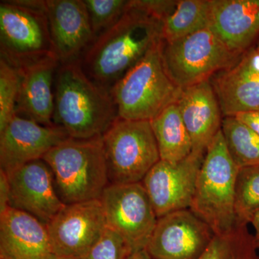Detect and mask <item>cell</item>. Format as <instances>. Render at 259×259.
<instances>
[{
  "mask_svg": "<svg viewBox=\"0 0 259 259\" xmlns=\"http://www.w3.org/2000/svg\"><path fill=\"white\" fill-rule=\"evenodd\" d=\"M100 199L107 227L122 236L134 253L146 249L158 218L142 183L110 184Z\"/></svg>",
  "mask_w": 259,
  "mask_h": 259,
  "instance_id": "obj_9",
  "label": "cell"
},
{
  "mask_svg": "<svg viewBox=\"0 0 259 259\" xmlns=\"http://www.w3.org/2000/svg\"><path fill=\"white\" fill-rule=\"evenodd\" d=\"M47 226L9 207L0 214V259H55Z\"/></svg>",
  "mask_w": 259,
  "mask_h": 259,
  "instance_id": "obj_17",
  "label": "cell"
},
{
  "mask_svg": "<svg viewBox=\"0 0 259 259\" xmlns=\"http://www.w3.org/2000/svg\"><path fill=\"white\" fill-rule=\"evenodd\" d=\"M250 224L252 225L253 229H254V234H253V238H254L255 245H256L257 250H258L259 253V212H257L252 218Z\"/></svg>",
  "mask_w": 259,
  "mask_h": 259,
  "instance_id": "obj_32",
  "label": "cell"
},
{
  "mask_svg": "<svg viewBox=\"0 0 259 259\" xmlns=\"http://www.w3.org/2000/svg\"><path fill=\"white\" fill-rule=\"evenodd\" d=\"M214 236L190 209H182L158 218L146 250L152 259H199Z\"/></svg>",
  "mask_w": 259,
  "mask_h": 259,
  "instance_id": "obj_11",
  "label": "cell"
},
{
  "mask_svg": "<svg viewBox=\"0 0 259 259\" xmlns=\"http://www.w3.org/2000/svg\"><path fill=\"white\" fill-rule=\"evenodd\" d=\"M128 259H152L146 249L134 252Z\"/></svg>",
  "mask_w": 259,
  "mask_h": 259,
  "instance_id": "obj_33",
  "label": "cell"
},
{
  "mask_svg": "<svg viewBox=\"0 0 259 259\" xmlns=\"http://www.w3.org/2000/svg\"><path fill=\"white\" fill-rule=\"evenodd\" d=\"M235 117L259 135V110L243 112Z\"/></svg>",
  "mask_w": 259,
  "mask_h": 259,
  "instance_id": "obj_31",
  "label": "cell"
},
{
  "mask_svg": "<svg viewBox=\"0 0 259 259\" xmlns=\"http://www.w3.org/2000/svg\"><path fill=\"white\" fill-rule=\"evenodd\" d=\"M177 2L178 0H130L129 5L163 23L175 9Z\"/></svg>",
  "mask_w": 259,
  "mask_h": 259,
  "instance_id": "obj_29",
  "label": "cell"
},
{
  "mask_svg": "<svg viewBox=\"0 0 259 259\" xmlns=\"http://www.w3.org/2000/svg\"><path fill=\"white\" fill-rule=\"evenodd\" d=\"M162 47L163 40L110 90L120 118L151 121L178 100L182 89L167 74Z\"/></svg>",
  "mask_w": 259,
  "mask_h": 259,
  "instance_id": "obj_5",
  "label": "cell"
},
{
  "mask_svg": "<svg viewBox=\"0 0 259 259\" xmlns=\"http://www.w3.org/2000/svg\"><path fill=\"white\" fill-rule=\"evenodd\" d=\"M133 253L125 239L107 227L98 241L81 259H128Z\"/></svg>",
  "mask_w": 259,
  "mask_h": 259,
  "instance_id": "obj_28",
  "label": "cell"
},
{
  "mask_svg": "<svg viewBox=\"0 0 259 259\" xmlns=\"http://www.w3.org/2000/svg\"><path fill=\"white\" fill-rule=\"evenodd\" d=\"M223 117L259 110V54L250 48L210 79Z\"/></svg>",
  "mask_w": 259,
  "mask_h": 259,
  "instance_id": "obj_16",
  "label": "cell"
},
{
  "mask_svg": "<svg viewBox=\"0 0 259 259\" xmlns=\"http://www.w3.org/2000/svg\"><path fill=\"white\" fill-rule=\"evenodd\" d=\"M69 138L61 126L41 125L16 114L0 132V170L9 175L27 163L42 159Z\"/></svg>",
  "mask_w": 259,
  "mask_h": 259,
  "instance_id": "obj_13",
  "label": "cell"
},
{
  "mask_svg": "<svg viewBox=\"0 0 259 259\" xmlns=\"http://www.w3.org/2000/svg\"><path fill=\"white\" fill-rule=\"evenodd\" d=\"M199 259H259V253L248 225L238 223L231 231L214 235Z\"/></svg>",
  "mask_w": 259,
  "mask_h": 259,
  "instance_id": "obj_24",
  "label": "cell"
},
{
  "mask_svg": "<svg viewBox=\"0 0 259 259\" xmlns=\"http://www.w3.org/2000/svg\"><path fill=\"white\" fill-rule=\"evenodd\" d=\"M0 52L1 59L17 69L47 58L58 59L42 0L1 2Z\"/></svg>",
  "mask_w": 259,
  "mask_h": 259,
  "instance_id": "obj_6",
  "label": "cell"
},
{
  "mask_svg": "<svg viewBox=\"0 0 259 259\" xmlns=\"http://www.w3.org/2000/svg\"><path fill=\"white\" fill-rule=\"evenodd\" d=\"M118 117L110 92L94 82L79 60L59 65L54 80V123L71 139L102 136Z\"/></svg>",
  "mask_w": 259,
  "mask_h": 259,
  "instance_id": "obj_2",
  "label": "cell"
},
{
  "mask_svg": "<svg viewBox=\"0 0 259 259\" xmlns=\"http://www.w3.org/2000/svg\"><path fill=\"white\" fill-rule=\"evenodd\" d=\"M239 168L220 131L204 154L190 208L210 227L214 235L231 231L238 223L235 197Z\"/></svg>",
  "mask_w": 259,
  "mask_h": 259,
  "instance_id": "obj_4",
  "label": "cell"
},
{
  "mask_svg": "<svg viewBox=\"0 0 259 259\" xmlns=\"http://www.w3.org/2000/svg\"><path fill=\"white\" fill-rule=\"evenodd\" d=\"M235 209L237 221L250 224L259 212V166L240 168L237 175Z\"/></svg>",
  "mask_w": 259,
  "mask_h": 259,
  "instance_id": "obj_25",
  "label": "cell"
},
{
  "mask_svg": "<svg viewBox=\"0 0 259 259\" xmlns=\"http://www.w3.org/2000/svg\"><path fill=\"white\" fill-rule=\"evenodd\" d=\"M255 49L257 51V52L259 54V40H258V42H257L256 46H255Z\"/></svg>",
  "mask_w": 259,
  "mask_h": 259,
  "instance_id": "obj_34",
  "label": "cell"
},
{
  "mask_svg": "<svg viewBox=\"0 0 259 259\" xmlns=\"http://www.w3.org/2000/svg\"><path fill=\"white\" fill-rule=\"evenodd\" d=\"M95 38L115 25L127 10L126 0H83Z\"/></svg>",
  "mask_w": 259,
  "mask_h": 259,
  "instance_id": "obj_27",
  "label": "cell"
},
{
  "mask_svg": "<svg viewBox=\"0 0 259 259\" xmlns=\"http://www.w3.org/2000/svg\"><path fill=\"white\" fill-rule=\"evenodd\" d=\"M162 22L127 4L120 20L95 39L79 62L94 82L109 92L162 40Z\"/></svg>",
  "mask_w": 259,
  "mask_h": 259,
  "instance_id": "obj_1",
  "label": "cell"
},
{
  "mask_svg": "<svg viewBox=\"0 0 259 259\" xmlns=\"http://www.w3.org/2000/svg\"><path fill=\"white\" fill-rule=\"evenodd\" d=\"M209 28L234 52L243 54L259 36V0H210Z\"/></svg>",
  "mask_w": 259,
  "mask_h": 259,
  "instance_id": "obj_20",
  "label": "cell"
},
{
  "mask_svg": "<svg viewBox=\"0 0 259 259\" xmlns=\"http://www.w3.org/2000/svg\"><path fill=\"white\" fill-rule=\"evenodd\" d=\"M42 159L50 167L65 204L100 199L110 185L102 136L87 140L69 138Z\"/></svg>",
  "mask_w": 259,
  "mask_h": 259,
  "instance_id": "obj_3",
  "label": "cell"
},
{
  "mask_svg": "<svg viewBox=\"0 0 259 259\" xmlns=\"http://www.w3.org/2000/svg\"><path fill=\"white\" fill-rule=\"evenodd\" d=\"M176 103L192 139V153L205 154L223 119L210 80L182 89Z\"/></svg>",
  "mask_w": 259,
  "mask_h": 259,
  "instance_id": "obj_18",
  "label": "cell"
},
{
  "mask_svg": "<svg viewBox=\"0 0 259 259\" xmlns=\"http://www.w3.org/2000/svg\"><path fill=\"white\" fill-rule=\"evenodd\" d=\"M242 55L231 51L209 28L175 41H163L162 47L167 74L182 90L210 80Z\"/></svg>",
  "mask_w": 259,
  "mask_h": 259,
  "instance_id": "obj_8",
  "label": "cell"
},
{
  "mask_svg": "<svg viewBox=\"0 0 259 259\" xmlns=\"http://www.w3.org/2000/svg\"><path fill=\"white\" fill-rule=\"evenodd\" d=\"M221 131L228 152L239 168L259 166V135L236 117H223Z\"/></svg>",
  "mask_w": 259,
  "mask_h": 259,
  "instance_id": "obj_23",
  "label": "cell"
},
{
  "mask_svg": "<svg viewBox=\"0 0 259 259\" xmlns=\"http://www.w3.org/2000/svg\"><path fill=\"white\" fill-rule=\"evenodd\" d=\"M210 10V0H178L175 9L162 23V40L175 41L209 28Z\"/></svg>",
  "mask_w": 259,
  "mask_h": 259,
  "instance_id": "obj_22",
  "label": "cell"
},
{
  "mask_svg": "<svg viewBox=\"0 0 259 259\" xmlns=\"http://www.w3.org/2000/svg\"><path fill=\"white\" fill-rule=\"evenodd\" d=\"M204 155L191 153L177 163L160 160L142 181L157 218L190 209Z\"/></svg>",
  "mask_w": 259,
  "mask_h": 259,
  "instance_id": "obj_12",
  "label": "cell"
},
{
  "mask_svg": "<svg viewBox=\"0 0 259 259\" xmlns=\"http://www.w3.org/2000/svg\"><path fill=\"white\" fill-rule=\"evenodd\" d=\"M162 161L177 163L192 152V139L176 102L151 120Z\"/></svg>",
  "mask_w": 259,
  "mask_h": 259,
  "instance_id": "obj_21",
  "label": "cell"
},
{
  "mask_svg": "<svg viewBox=\"0 0 259 259\" xmlns=\"http://www.w3.org/2000/svg\"><path fill=\"white\" fill-rule=\"evenodd\" d=\"M20 83L18 70L0 58V132L16 115Z\"/></svg>",
  "mask_w": 259,
  "mask_h": 259,
  "instance_id": "obj_26",
  "label": "cell"
},
{
  "mask_svg": "<svg viewBox=\"0 0 259 259\" xmlns=\"http://www.w3.org/2000/svg\"><path fill=\"white\" fill-rule=\"evenodd\" d=\"M10 207V187L8 175L0 170V214Z\"/></svg>",
  "mask_w": 259,
  "mask_h": 259,
  "instance_id": "obj_30",
  "label": "cell"
},
{
  "mask_svg": "<svg viewBox=\"0 0 259 259\" xmlns=\"http://www.w3.org/2000/svg\"><path fill=\"white\" fill-rule=\"evenodd\" d=\"M102 141L111 185L141 183L161 160L151 121L117 117Z\"/></svg>",
  "mask_w": 259,
  "mask_h": 259,
  "instance_id": "obj_7",
  "label": "cell"
},
{
  "mask_svg": "<svg viewBox=\"0 0 259 259\" xmlns=\"http://www.w3.org/2000/svg\"><path fill=\"white\" fill-rule=\"evenodd\" d=\"M46 226L54 255L67 259L82 258L107 228L100 199L65 204Z\"/></svg>",
  "mask_w": 259,
  "mask_h": 259,
  "instance_id": "obj_10",
  "label": "cell"
},
{
  "mask_svg": "<svg viewBox=\"0 0 259 259\" xmlns=\"http://www.w3.org/2000/svg\"><path fill=\"white\" fill-rule=\"evenodd\" d=\"M60 64L57 58H47L18 69L17 115L41 125H54V80Z\"/></svg>",
  "mask_w": 259,
  "mask_h": 259,
  "instance_id": "obj_19",
  "label": "cell"
},
{
  "mask_svg": "<svg viewBox=\"0 0 259 259\" xmlns=\"http://www.w3.org/2000/svg\"><path fill=\"white\" fill-rule=\"evenodd\" d=\"M7 175L10 207L28 213L45 225L64 207L53 172L44 160L30 162Z\"/></svg>",
  "mask_w": 259,
  "mask_h": 259,
  "instance_id": "obj_14",
  "label": "cell"
},
{
  "mask_svg": "<svg viewBox=\"0 0 259 259\" xmlns=\"http://www.w3.org/2000/svg\"><path fill=\"white\" fill-rule=\"evenodd\" d=\"M55 259H67V258H58V257H56Z\"/></svg>",
  "mask_w": 259,
  "mask_h": 259,
  "instance_id": "obj_35",
  "label": "cell"
},
{
  "mask_svg": "<svg viewBox=\"0 0 259 259\" xmlns=\"http://www.w3.org/2000/svg\"><path fill=\"white\" fill-rule=\"evenodd\" d=\"M44 7L61 64L79 60L95 39L83 0H44Z\"/></svg>",
  "mask_w": 259,
  "mask_h": 259,
  "instance_id": "obj_15",
  "label": "cell"
}]
</instances>
